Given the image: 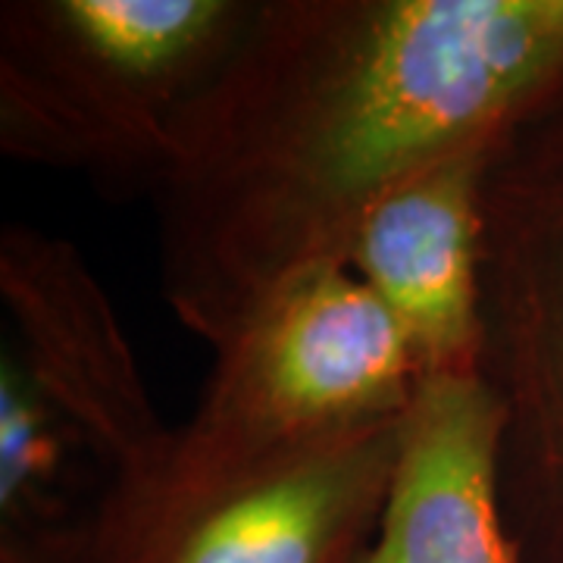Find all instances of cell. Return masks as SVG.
<instances>
[{
  "instance_id": "3957f363",
  "label": "cell",
  "mask_w": 563,
  "mask_h": 563,
  "mask_svg": "<svg viewBox=\"0 0 563 563\" xmlns=\"http://www.w3.org/2000/svg\"><path fill=\"white\" fill-rule=\"evenodd\" d=\"M213 354L195 417L101 563L254 473L401 417L420 385L398 322L347 266L279 288Z\"/></svg>"
},
{
  "instance_id": "ba28073f",
  "label": "cell",
  "mask_w": 563,
  "mask_h": 563,
  "mask_svg": "<svg viewBox=\"0 0 563 563\" xmlns=\"http://www.w3.org/2000/svg\"><path fill=\"white\" fill-rule=\"evenodd\" d=\"M504 410L483 373L420 379L361 563H523L501 501Z\"/></svg>"
},
{
  "instance_id": "6da1fadb",
  "label": "cell",
  "mask_w": 563,
  "mask_h": 563,
  "mask_svg": "<svg viewBox=\"0 0 563 563\" xmlns=\"http://www.w3.org/2000/svg\"><path fill=\"white\" fill-rule=\"evenodd\" d=\"M558 91L563 0H257L154 191L163 298L220 351L395 181Z\"/></svg>"
},
{
  "instance_id": "52a82bcc",
  "label": "cell",
  "mask_w": 563,
  "mask_h": 563,
  "mask_svg": "<svg viewBox=\"0 0 563 563\" xmlns=\"http://www.w3.org/2000/svg\"><path fill=\"white\" fill-rule=\"evenodd\" d=\"M404 417L254 473L110 563H361L383 520Z\"/></svg>"
},
{
  "instance_id": "277c9868",
  "label": "cell",
  "mask_w": 563,
  "mask_h": 563,
  "mask_svg": "<svg viewBox=\"0 0 563 563\" xmlns=\"http://www.w3.org/2000/svg\"><path fill=\"white\" fill-rule=\"evenodd\" d=\"M479 373L504 410L510 536L523 563H563V91L488 169Z\"/></svg>"
},
{
  "instance_id": "7a4b0ae2",
  "label": "cell",
  "mask_w": 563,
  "mask_h": 563,
  "mask_svg": "<svg viewBox=\"0 0 563 563\" xmlns=\"http://www.w3.org/2000/svg\"><path fill=\"white\" fill-rule=\"evenodd\" d=\"M257 0L0 3V151L113 195L157 191L188 107Z\"/></svg>"
},
{
  "instance_id": "9c48e42d",
  "label": "cell",
  "mask_w": 563,
  "mask_h": 563,
  "mask_svg": "<svg viewBox=\"0 0 563 563\" xmlns=\"http://www.w3.org/2000/svg\"><path fill=\"white\" fill-rule=\"evenodd\" d=\"M120 485L98 451L0 354V563H101Z\"/></svg>"
},
{
  "instance_id": "5b68a950",
  "label": "cell",
  "mask_w": 563,
  "mask_h": 563,
  "mask_svg": "<svg viewBox=\"0 0 563 563\" xmlns=\"http://www.w3.org/2000/svg\"><path fill=\"white\" fill-rule=\"evenodd\" d=\"M0 298L13 322L7 347L120 485L107 544L154 492L176 429L154 407L103 285L66 239L22 222L3 225Z\"/></svg>"
},
{
  "instance_id": "8992f818",
  "label": "cell",
  "mask_w": 563,
  "mask_h": 563,
  "mask_svg": "<svg viewBox=\"0 0 563 563\" xmlns=\"http://www.w3.org/2000/svg\"><path fill=\"white\" fill-rule=\"evenodd\" d=\"M501 141L461 147L395 181L347 247L344 266L398 322L420 379L479 373L485 181Z\"/></svg>"
}]
</instances>
